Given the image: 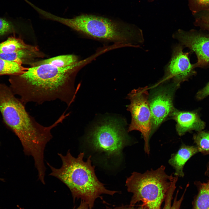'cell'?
Returning <instances> with one entry per match:
<instances>
[{
	"label": "cell",
	"instance_id": "1",
	"mask_svg": "<svg viewBox=\"0 0 209 209\" xmlns=\"http://www.w3.org/2000/svg\"><path fill=\"white\" fill-rule=\"evenodd\" d=\"M84 63L79 61L62 67L49 64L33 66L22 74L11 76L10 87L25 105L30 102L41 104L58 99L69 107L77 91L74 83L76 71Z\"/></svg>",
	"mask_w": 209,
	"mask_h": 209
},
{
	"label": "cell",
	"instance_id": "2",
	"mask_svg": "<svg viewBox=\"0 0 209 209\" xmlns=\"http://www.w3.org/2000/svg\"><path fill=\"white\" fill-rule=\"evenodd\" d=\"M15 95L10 87L0 82V112L3 121L18 137L25 155L32 156L35 165L41 164L44 161L45 147L53 138L51 130L61 120L58 119L48 126L41 125Z\"/></svg>",
	"mask_w": 209,
	"mask_h": 209
},
{
	"label": "cell",
	"instance_id": "3",
	"mask_svg": "<svg viewBox=\"0 0 209 209\" xmlns=\"http://www.w3.org/2000/svg\"><path fill=\"white\" fill-rule=\"evenodd\" d=\"M84 154V152H81L75 157L69 149L65 155L58 153L62 163L60 168H55L48 163L47 164L51 170L49 175L58 179L68 187L74 201L80 199L88 205L89 209H92L96 199L101 198V195L113 196L119 192L105 187L96 175L95 167L91 164V156L85 161Z\"/></svg>",
	"mask_w": 209,
	"mask_h": 209
},
{
	"label": "cell",
	"instance_id": "4",
	"mask_svg": "<svg viewBox=\"0 0 209 209\" xmlns=\"http://www.w3.org/2000/svg\"><path fill=\"white\" fill-rule=\"evenodd\" d=\"M51 20L58 22L91 38L116 42L129 46L141 43L142 32L107 18L81 15L73 18H64L52 14Z\"/></svg>",
	"mask_w": 209,
	"mask_h": 209
},
{
	"label": "cell",
	"instance_id": "5",
	"mask_svg": "<svg viewBox=\"0 0 209 209\" xmlns=\"http://www.w3.org/2000/svg\"><path fill=\"white\" fill-rule=\"evenodd\" d=\"M165 168L162 165L143 173H132L126 181L128 191L133 194L130 205L141 201L147 209H161L168 191L176 184L179 177L167 174Z\"/></svg>",
	"mask_w": 209,
	"mask_h": 209
},
{
	"label": "cell",
	"instance_id": "6",
	"mask_svg": "<svg viewBox=\"0 0 209 209\" xmlns=\"http://www.w3.org/2000/svg\"><path fill=\"white\" fill-rule=\"evenodd\" d=\"M129 137L123 123L108 119L95 126L89 134L87 141L93 152L107 159L120 158Z\"/></svg>",
	"mask_w": 209,
	"mask_h": 209
},
{
	"label": "cell",
	"instance_id": "7",
	"mask_svg": "<svg viewBox=\"0 0 209 209\" xmlns=\"http://www.w3.org/2000/svg\"><path fill=\"white\" fill-rule=\"evenodd\" d=\"M148 89L147 87H145L132 91L127 97L130 103L127 107L131 116L127 132L137 130L141 133L144 141V151L149 154L152 125Z\"/></svg>",
	"mask_w": 209,
	"mask_h": 209
},
{
	"label": "cell",
	"instance_id": "8",
	"mask_svg": "<svg viewBox=\"0 0 209 209\" xmlns=\"http://www.w3.org/2000/svg\"><path fill=\"white\" fill-rule=\"evenodd\" d=\"M179 86L173 82L170 85L157 89L149 96L152 118L151 136L175 109L173 97Z\"/></svg>",
	"mask_w": 209,
	"mask_h": 209
},
{
	"label": "cell",
	"instance_id": "9",
	"mask_svg": "<svg viewBox=\"0 0 209 209\" xmlns=\"http://www.w3.org/2000/svg\"><path fill=\"white\" fill-rule=\"evenodd\" d=\"M190 53L184 52L183 46L180 44L174 47L171 58L165 67L161 82L172 79L174 83L179 85L196 74L193 64L190 61Z\"/></svg>",
	"mask_w": 209,
	"mask_h": 209
},
{
	"label": "cell",
	"instance_id": "10",
	"mask_svg": "<svg viewBox=\"0 0 209 209\" xmlns=\"http://www.w3.org/2000/svg\"><path fill=\"white\" fill-rule=\"evenodd\" d=\"M173 36L180 44L196 54L197 60L193 64L194 68L209 66V34L194 30L188 31L179 30Z\"/></svg>",
	"mask_w": 209,
	"mask_h": 209
},
{
	"label": "cell",
	"instance_id": "11",
	"mask_svg": "<svg viewBox=\"0 0 209 209\" xmlns=\"http://www.w3.org/2000/svg\"><path fill=\"white\" fill-rule=\"evenodd\" d=\"M170 116L176 122V130L180 136L192 131H202L205 127V122L195 111H182L174 109Z\"/></svg>",
	"mask_w": 209,
	"mask_h": 209
},
{
	"label": "cell",
	"instance_id": "12",
	"mask_svg": "<svg viewBox=\"0 0 209 209\" xmlns=\"http://www.w3.org/2000/svg\"><path fill=\"white\" fill-rule=\"evenodd\" d=\"M199 152L197 147L182 144L178 151L172 154L168 163L175 170L174 175L183 177L184 166L188 160L193 155Z\"/></svg>",
	"mask_w": 209,
	"mask_h": 209
},
{
	"label": "cell",
	"instance_id": "13",
	"mask_svg": "<svg viewBox=\"0 0 209 209\" xmlns=\"http://www.w3.org/2000/svg\"><path fill=\"white\" fill-rule=\"evenodd\" d=\"M24 49L35 52L38 51L37 47L27 44L20 38L14 36L10 37L0 43V54H11Z\"/></svg>",
	"mask_w": 209,
	"mask_h": 209
},
{
	"label": "cell",
	"instance_id": "14",
	"mask_svg": "<svg viewBox=\"0 0 209 209\" xmlns=\"http://www.w3.org/2000/svg\"><path fill=\"white\" fill-rule=\"evenodd\" d=\"M197 185L198 192L192 202V209H209V180Z\"/></svg>",
	"mask_w": 209,
	"mask_h": 209
},
{
	"label": "cell",
	"instance_id": "15",
	"mask_svg": "<svg viewBox=\"0 0 209 209\" xmlns=\"http://www.w3.org/2000/svg\"><path fill=\"white\" fill-rule=\"evenodd\" d=\"M79 62L78 58L76 55H64L35 62L34 63L33 66L43 64H49L57 67H62L74 64Z\"/></svg>",
	"mask_w": 209,
	"mask_h": 209
},
{
	"label": "cell",
	"instance_id": "16",
	"mask_svg": "<svg viewBox=\"0 0 209 209\" xmlns=\"http://www.w3.org/2000/svg\"><path fill=\"white\" fill-rule=\"evenodd\" d=\"M28 69L17 62L0 58V76L18 75L24 73Z\"/></svg>",
	"mask_w": 209,
	"mask_h": 209
},
{
	"label": "cell",
	"instance_id": "17",
	"mask_svg": "<svg viewBox=\"0 0 209 209\" xmlns=\"http://www.w3.org/2000/svg\"><path fill=\"white\" fill-rule=\"evenodd\" d=\"M188 185H187L185 190L182 196L179 199H178L177 196L179 193L178 190L176 193L174 199L172 204V200L173 199V195L176 188V184L173 185L168 191L164 201L165 203L162 209H180L181 203L183 200L185 192Z\"/></svg>",
	"mask_w": 209,
	"mask_h": 209
},
{
	"label": "cell",
	"instance_id": "18",
	"mask_svg": "<svg viewBox=\"0 0 209 209\" xmlns=\"http://www.w3.org/2000/svg\"><path fill=\"white\" fill-rule=\"evenodd\" d=\"M37 52L27 49L22 50L11 54H0V58L22 64L27 59L35 56Z\"/></svg>",
	"mask_w": 209,
	"mask_h": 209
},
{
	"label": "cell",
	"instance_id": "19",
	"mask_svg": "<svg viewBox=\"0 0 209 209\" xmlns=\"http://www.w3.org/2000/svg\"><path fill=\"white\" fill-rule=\"evenodd\" d=\"M193 139L199 152H209V133L202 131L194 134Z\"/></svg>",
	"mask_w": 209,
	"mask_h": 209
},
{
	"label": "cell",
	"instance_id": "20",
	"mask_svg": "<svg viewBox=\"0 0 209 209\" xmlns=\"http://www.w3.org/2000/svg\"><path fill=\"white\" fill-rule=\"evenodd\" d=\"M188 6L192 14L209 10V0H188Z\"/></svg>",
	"mask_w": 209,
	"mask_h": 209
},
{
	"label": "cell",
	"instance_id": "21",
	"mask_svg": "<svg viewBox=\"0 0 209 209\" xmlns=\"http://www.w3.org/2000/svg\"><path fill=\"white\" fill-rule=\"evenodd\" d=\"M12 23L6 19L0 17V36L3 35L12 30Z\"/></svg>",
	"mask_w": 209,
	"mask_h": 209
},
{
	"label": "cell",
	"instance_id": "22",
	"mask_svg": "<svg viewBox=\"0 0 209 209\" xmlns=\"http://www.w3.org/2000/svg\"><path fill=\"white\" fill-rule=\"evenodd\" d=\"M194 24L195 26L199 27L202 29L209 32V19L200 16L196 18Z\"/></svg>",
	"mask_w": 209,
	"mask_h": 209
},
{
	"label": "cell",
	"instance_id": "23",
	"mask_svg": "<svg viewBox=\"0 0 209 209\" xmlns=\"http://www.w3.org/2000/svg\"><path fill=\"white\" fill-rule=\"evenodd\" d=\"M209 95V82L203 89L199 91L196 95L198 100H201Z\"/></svg>",
	"mask_w": 209,
	"mask_h": 209
},
{
	"label": "cell",
	"instance_id": "24",
	"mask_svg": "<svg viewBox=\"0 0 209 209\" xmlns=\"http://www.w3.org/2000/svg\"><path fill=\"white\" fill-rule=\"evenodd\" d=\"M111 209H147L142 205H140L138 207H135V206L124 205L116 207Z\"/></svg>",
	"mask_w": 209,
	"mask_h": 209
},
{
	"label": "cell",
	"instance_id": "25",
	"mask_svg": "<svg viewBox=\"0 0 209 209\" xmlns=\"http://www.w3.org/2000/svg\"><path fill=\"white\" fill-rule=\"evenodd\" d=\"M73 209H89V207L84 201L81 200L80 206L77 208Z\"/></svg>",
	"mask_w": 209,
	"mask_h": 209
},
{
	"label": "cell",
	"instance_id": "26",
	"mask_svg": "<svg viewBox=\"0 0 209 209\" xmlns=\"http://www.w3.org/2000/svg\"><path fill=\"white\" fill-rule=\"evenodd\" d=\"M201 14L200 16L205 17L209 19V10L201 12Z\"/></svg>",
	"mask_w": 209,
	"mask_h": 209
},
{
	"label": "cell",
	"instance_id": "27",
	"mask_svg": "<svg viewBox=\"0 0 209 209\" xmlns=\"http://www.w3.org/2000/svg\"><path fill=\"white\" fill-rule=\"evenodd\" d=\"M4 181V179L0 178V181Z\"/></svg>",
	"mask_w": 209,
	"mask_h": 209
}]
</instances>
